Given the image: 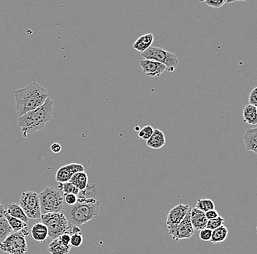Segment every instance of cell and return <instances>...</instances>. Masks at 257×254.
<instances>
[{"label":"cell","mask_w":257,"mask_h":254,"mask_svg":"<svg viewBox=\"0 0 257 254\" xmlns=\"http://www.w3.org/2000/svg\"><path fill=\"white\" fill-rule=\"evenodd\" d=\"M43 224L49 229V238L52 240L57 239L61 235L69 232L72 227L70 221L63 212L47 213L41 215Z\"/></svg>","instance_id":"5b68a950"},{"label":"cell","mask_w":257,"mask_h":254,"mask_svg":"<svg viewBox=\"0 0 257 254\" xmlns=\"http://www.w3.org/2000/svg\"><path fill=\"white\" fill-rule=\"evenodd\" d=\"M243 141L246 150L257 154V127L247 129L243 135Z\"/></svg>","instance_id":"9a60e30c"},{"label":"cell","mask_w":257,"mask_h":254,"mask_svg":"<svg viewBox=\"0 0 257 254\" xmlns=\"http://www.w3.org/2000/svg\"><path fill=\"white\" fill-rule=\"evenodd\" d=\"M58 239L61 240L63 243L66 245H70V240H71V235L70 232H67L61 235V236L58 238Z\"/></svg>","instance_id":"e575fe53"},{"label":"cell","mask_w":257,"mask_h":254,"mask_svg":"<svg viewBox=\"0 0 257 254\" xmlns=\"http://www.w3.org/2000/svg\"><path fill=\"white\" fill-rule=\"evenodd\" d=\"M51 150L53 153L58 154L61 151V144H58V143H53L51 145Z\"/></svg>","instance_id":"8d00e7d4"},{"label":"cell","mask_w":257,"mask_h":254,"mask_svg":"<svg viewBox=\"0 0 257 254\" xmlns=\"http://www.w3.org/2000/svg\"><path fill=\"white\" fill-rule=\"evenodd\" d=\"M228 234V229L224 225H222L220 227L213 230L210 242L213 243V244H218V243H222V242L227 239Z\"/></svg>","instance_id":"603a6c76"},{"label":"cell","mask_w":257,"mask_h":254,"mask_svg":"<svg viewBox=\"0 0 257 254\" xmlns=\"http://www.w3.org/2000/svg\"><path fill=\"white\" fill-rule=\"evenodd\" d=\"M195 208L200 209L203 212H206L207 211L215 209V204L210 198H198Z\"/></svg>","instance_id":"484cf974"},{"label":"cell","mask_w":257,"mask_h":254,"mask_svg":"<svg viewBox=\"0 0 257 254\" xmlns=\"http://www.w3.org/2000/svg\"><path fill=\"white\" fill-rule=\"evenodd\" d=\"M141 128H140L139 126H136V127H135V130L137 132H139L140 130H141Z\"/></svg>","instance_id":"f35d334b"},{"label":"cell","mask_w":257,"mask_h":254,"mask_svg":"<svg viewBox=\"0 0 257 254\" xmlns=\"http://www.w3.org/2000/svg\"><path fill=\"white\" fill-rule=\"evenodd\" d=\"M42 215L62 212L64 207V196L62 192L53 187H47L39 193Z\"/></svg>","instance_id":"277c9868"},{"label":"cell","mask_w":257,"mask_h":254,"mask_svg":"<svg viewBox=\"0 0 257 254\" xmlns=\"http://www.w3.org/2000/svg\"><path fill=\"white\" fill-rule=\"evenodd\" d=\"M140 66L143 73L149 77H159L165 70V65L152 60H143L140 62Z\"/></svg>","instance_id":"7c38bea8"},{"label":"cell","mask_w":257,"mask_h":254,"mask_svg":"<svg viewBox=\"0 0 257 254\" xmlns=\"http://www.w3.org/2000/svg\"><path fill=\"white\" fill-rule=\"evenodd\" d=\"M224 221H225V219L219 215V216L217 217V218H214V219L207 221L206 228L211 229L212 231L214 230V229H217V228L220 227V226L224 225Z\"/></svg>","instance_id":"f546056e"},{"label":"cell","mask_w":257,"mask_h":254,"mask_svg":"<svg viewBox=\"0 0 257 254\" xmlns=\"http://www.w3.org/2000/svg\"><path fill=\"white\" fill-rule=\"evenodd\" d=\"M31 235L34 240L38 243H45L49 238V229L42 222L36 223L31 229Z\"/></svg>","instance_id":"2e32d148"},{"label":"cell","mask_w":257,"mask_h":254,"mask_svg":"<svg viewBox=\"0 0 257 254\" xmlns=\"http://www.w3.org/2000/svg\"><path fill=\"white\" fill-rule=\"evenodd\" d=\"M19 205L30 219L41 218V203L39 194L33 191L23 192L20 197Z\"/></svg>","instance_id":"ba28073f"},{"label":"cell","mask_w":257,"mask_h":254,"mask_svg":"<svg viewBox=\"0 0 257 254\" xmlns=\"http://www.w3.org/2000/svg\"><path fill=\"white\" fill-rule=\"evenodd\" d=\"M84 238H83L82 232H76L71 234V240H70V246L72 248H78L82 245Z\"/></svg>","instance_id":"f1b7e54d"},{"label":"cell","mask_w":257,"mask_h":254,"mask_svg":"<svg viewBox=\"0 0 257 254\" xmlns=\"http://www.w3.org/2000/svg\"><path fill=\"white\" fill-rule=\"evenodd\" d=\"M212 233H213V231H212L211 229L205 228V229L200 231V239L202 241L204 242L210 241V240H211Z\"/></svg>","instance_id":"4dcf8cb0"},{"label":"cell","mask_w":257,"mask_h":254,"mask_svg":"<svg viewBox=\"0 0 257 254\" xmlns=\"http://www.w3.org/2000/svg\"><path fill=\"white\" fill-rule=\"evenodd\" d=\"M190 210L186 214L184 219L178 226L168 229L169 235L174 240L190 239L195 233V229L192 226L190 218Z\"/></svg>","instance_id":"9c48e42d"},{"label":"cell","mask_w":257,"mask_h":254,"mask_svg":"<svg viewBox=\"0 0 257 254\" xmlns=\"http://www.w3.org/2000/svg\"><path fill=\"white\" fill-rule=\"evenodd\" d=\"M201 2L206 3L210 7L218 9L227 3V1H225V0H207V1H201Z\"/></svg>","instance_id":"1f68e13d"},{"label":"cell","mask_w":257,"mask_h":254,"mask_svg":"<svg viewBox=\"0 0 257 254\" xmlns=\"http://www.w3.org/2000/svg\"><path fill=\"white\" fill-rule=\"evenodd\" d=\"M69 182L71 183L81 191L87 187L89 178H88L87 174L85 172H78L72 177L71 179Z\"/></svg>","instance_id":"7402d4cb"},{"label":"cell","mask_w":257,"mask_h":254,"mask_svg":"<svg viewBox=\"0 0 257 254\" xmlns=\"http://www.w3.org/2000/svg\"><path fill=\"white\" fill-rule=\"evenodd\" d=\"M58 190L62 192L64 195L72 193V194L78 195L80 192V190L70 182L64 183H58Z\"/></svg>","instance_id":"4316f807"},{"label":"cell","mask_w":257,"mask_h":254,"mask_svg":"<svg viewBox=\"0 0 257 254\" xmlns=\"http://www.w3.org/2000/svg\"><path fill=\"white\" fill-rule=\"evenodd\" d=\"M6 212L10 216L14 217L17 219L21 220V221H24V222L27 223V224L29 222V218L26 215L23 209L21 208V206L19 204H16V203H9L7 204Z\"/></svg>","instance_id":"ffe728a7"},{"label":"cell","mask_w":257,"mask_h":254,"mask_svg":"<svg viewBox=\"0 0 257 254\" xmlns=\"http://www.w3.org/2000/svg\"><path fill=\"white\" fill-rule=\"evenodd\" d=\"M165 144V135L159 129H154L153 134L146 141V145L154 150L162 148Z\"/></svg>","instance_id":"e0dca14e"},{"label":"cell","mask_w":257,"mask_h":254,"mask_svg":"<svg viewBox=\"0 0 257 254\" xmlns=\"http://www.w3.org/2000/svg\"><path fill=\"white\" fill-rule=\"evenodd\" d=\"M154 40V36L153 34H145V35H141L135 41L132 47L135 50L142 54L149 48L152 47Z\"/></svg>","instance_id":"ac0fdd59"},{"label":"cell","mask_w":257,"mask_h":254,"mask_svg":"<svg viewBox=\"0 0 257 254\" xmlns=\"http://www.w3.org/2000/svg\"><path fill=\"white\" fill-rule=\"evenodd\" d=\"M49 97L48 90L35 81L15 91V111L18 118L41 107Z\"/></svg>","instance_id":"6da1fadb"},{"label":"cell","mask_w":257,"mask_h":254,"mask_svg":"<svg viewBox=\"0 0 257 254\" xmlns=\"http://www.w3.org/2000/svg\"><path fill=\"white\" fill-rule=\"evenodd\" d=\"M249 104L257 107V87L253 89L249 94Z\"/></svg>","instance_id":"836d02e7"},{"label":"cell","mask_w":257,"mask_h":254,"mask_svg":"<svg viewBox=\"0 0 257 254\" xmlns=\"http://www.w3.org/2000/svg\"><path fill=\"white\" fill-rule=\"evenodd\" d=\"M64 204H65L66 205H75V204H77V202H78V196H77V195L72 194V193H70V194L64 195Z\"/></svg>","instance_id":"d6a6232c"},{"label":"cell","mask_w":257,"mask_h":254,"mask_svg":"<svg viewBox=\"0 0 257 254\" xmlns=\"http://www.w3.org/2000/svg\"><path fill=\"white\" fill-rule=\"evenodd\" d=\"M191 222L195 231H201L206 228L207 224V219L206 218V213L200 209L191 208L190 211Z\"/></svg>","instance_id":"5bb4252c"},{"label":"cell","mask_w":257,"mask_h":254,"mask_svg":"<svg viewBox=\"0 0 257 254\" xmlns=\"http://www.w3.org/2000/svg\"><path fill=\"white\" fill-rule=\"evenodd\" d=\"M13 233V231L12 230L6 218L4 217L0 218V243H3L6 238H8Z\"/></svg>","instance_id":"d4e9b609"},{"label":"cell","mask_w":257,"mask_h":254,"mask_svg":"<svg viewBox=\"0 0 257 254\" xmlns=\"http://www.w3.org/2000/svg\"><path fill=\"white\" fill-rule=\"evenodd\" d=\"M205 213H206V218H207V221L214 219V218H216L217 217L219 216L218 211L215 210V209L207 211V212H205Z\"/></svg>","instance_id":"d590c367"},{"label":"cell","mask_w":257,"mask_h":254,"mask_svg":"<svg viewBox=\"0 0 257 254\" xmlns=\"http://www.w3.org/2000/svg\"><path fill=\"white\" fill-rule=\"evenodd\" d=\"M98 192L95 185H88L84 190H81L78 195V202L95 204L98 202Z\"/></svg>","instance_id":"4fadbf2b"},{"label":"cell","mask_w":257,"mask_h":254,"mask_svg":"<svg viewBox=\"0 0 257 254\" xmlns=\"http://www.w3.org/2000/svg\"><path fill=\"white\" fill-rule=\"evenodd\" d=\"M4 217L7 220L13 232H18L20 231L23 230V229H26V228H28L27 223L24 222V221H21V220L17 219L14 217L10 216L9 214L7 213L6 211L4 212Z\"/></svg>","instance_id":"cb8c5ba5"},{"label":"cell","mask_w":257,"mask_h":254,"mask_svg":"<svg viewBox=\"0 0 257 254\" xmlns=\"http://www.w3.org/2000/svg\"><path fill=\"white\" fill-rule=\"evenodd\" d=\"M190 209L188 204H179L170 209L166 219L167 229H170L178 226L184 219Z\"/></svg>","instance_id":"30bf717a"},{"label":"cell","mask_w":257,"mask_h":254,"mask_svg":"<svg viewBox=\"0 0 257 254\" xmlns=\"http://www.w3.org/2000/svg\"><path fill=\"white\" fill-rule=\"evenodd\" d=\"M70 245L63 243L58 238L52 240L49 244L48 252L51 254H69L71 251Z\"/></svg>","instance_id":"d6986e66"},{"label":"cell","mask_w":257,"mask_h":254,"mask_svg":"<svg viewBox=\"0 0 257 254\" xmlns=\"http://www.w3.org/2000/svg\"><path fill=\"white\" fill-rule=\"evenodd\" d=\"M28 235V228L13 232L3 243H0V250L8 254H25L28 249L26 237Z\"/></svg>","instance_id":"8992f818"},{"label":"cell","mask_w":257,"mask_h":254,"mask_svg":"<svg viewBox=\"0 0 257 254\" xmlns=\"http://www.w3.org/2000/svg\"><path fill=\"white\" fill-rule=\"evenodd\" d=\"M145 60H152L161 63L167 67V71L173 72L178 66V57L174 53L159 47H152L141 54Z\"/></svg>","instance_id":"52a82bcc"},{"label":"cell","mask_w":257,"mask_h":254,"mask_svg":"<svg viewBox=\"0 0 257 254\" xmlns=\"http://www.w3.org/2000/svg\"><path fill=\"white\" fill-rule=\"evenodd\" d=\"M6 209H4V206L2 204H0V218L4 217V212H5Z\"/></svg>","instance_id":"74e56055"},{"label":"cell","mask_w":257,"mask_h":254,"mask_svg":"<svg viewBox=\"0 0 257 254\" xmlns=\"http://www.w3.org/2000/svg\"><path fill=\"white\" fill-rule=\"evenodd\" d=\"M85 168L80 164H69L61 166L58 169L56 174V181L58 183H67L71 179L72 177L78 172H84Z\"/></svg>","instance_id":"8fae6325"},{"label":"cell","mask_w":257,"mask_h":254,"mask_svg":"<svg viewBox=\"0 0 257 254\" xmlns=\"http://www.w3.org/2000/svg\"><path fill=\"white\" fill-rule=\"evenodd\" d=\"M154 131V129L152 126H146L141 129L139 132H138V136L141 138V139L144 140V141H147L149 138H151L152 134Z\"/></svg>","instance_id":"83f0119b"},{"label":"cell","mask_w":257,"mask_h":254,"mask_svg":"<svg viewBox=\"0 0 257 254\" xmlns=\"http://www.w3.org/2000/svg\"><path fill=\"white\" fill-rule=\"evenodd\" d=\"M100 201L95 204L77 202L75 205L64 204L62 212L72 226H80L98 218L100 213Z\"/></svg>","instance_id":"3957f363"},{"label":"cell","mask_w":257,"mask_h":254,"mask_svg":"<svg viewBox=\"0 0 257 254\" xmlns=\"http://www.w3.org/2000/svg\"><path fill=\"white\" fill-rule=\"evenodd\" d=\"M243 121L251 126H255L257 124V107L249 104L245 106L243 109Z\"/></svg>","instance_id":"44dd1931"},{"label":"cell","mask_w":257,"mask_h":254,"mask_svg":"<svg viewBox=\"0 0 257 254\" xmlns=\"http://www.w3.org/2000/svg\"></svg>","instance_id":"ab89813d"},{"label":"cell","mask_w":257,"mask_h":254,"mask_svg":"<svg viewBox=\"0 0 257 254\" xmlns=\"http://www.w3.org/2000/svg\"><path fill=\"white\" fill-rule=\"evenodd\" d=\"M53 104L54 102L49 96L41 107L18 118V126L21 128L24 138L44 130L46 123L51 121L53 118Z\"/></svg>","instance_id":"7a4b0ae2"}]
</instances>
